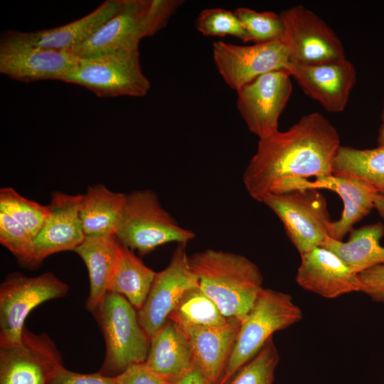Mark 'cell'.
<instances>
[{
  "instance_id": "cell-13",
  "label": "cell",
  "mask_w": 384,
  "mask_h": 384,
  "mask_svg": "<svg viewBox=\"0 0 384 384\" xmlns=\"http://www.w3.org/2000/svg\"><path fill=\"white\" fill-rule=\"evenodd\" d=\"M213 57L223 80L235 90L263 74L287 70L290 65L282 38L250 46L217 41L213 44Z\"/></svg>"
},
{
  "instance_id": "cell-32",
  "label": "cell",
  "mask_w": 384,
  "mask_h": 384,
  "mask_svg": "<svg viewBox=\"0 0 384 384\" xmlns=\"http://www.w3.org/2000/svg\"><path fill=\"white\" fill-rule=\"evenodd\" d=\"M196 28L206 36H233L244 43L251 38L234 12L220 8L206 9L197 17Z\"/></svg>"
},
{
  "instance_id": "cell-9",
  "label": "cell",
  "mask_w": 384,
  "mask_h": 384,
  "mask_svg": "<svg viewBox=\"0 0 384 384\" xmlns=\"http://www.w3.org/2000/svg\"><path fill=\"white\" fill-rule=\"evenodd\" d=\"M68 291V286L50 272L35 277L7 275L0 287V345L18 343L28 314L45 302L65 297Z\"/></svg>"
},
{
  "instance_id": "cell-5",
  "label": "cell",
  "mask_w": 384,
  "mask_h": 384,
  "mask_svg": "<svg viewBox=\"0 0 384 384\" xmlns=\"http://www.w3.org/2000/svg\"><path fill=\"white\" fill-rule=\"evenodd\" d=\"M119 242L144 256L170 242L187 244L195 233L181 227L163 208L151 190L126 194V200L115 235Z\"/></svg>"
},
{
  "instance_id": "cell-24",
  "label": "cell",
  "mask_w": 384,
  "mask_h": 384,
  "mask_svg": "<svg viewBox=\"0 0 384 384\" xmlns=\"http://www.w3.org/2000/svg\"><path fill=\"white\" fill-rule=\"evenodd\" d=\"M384 236L381 222L352 228L346 242L327 236L321 245L336 254L355 273L384 265V247L380 243Z\"/></svg>"
},
{
  "instance_id": "cell-37",
  "label": "cell",
  "mask_w": 384,
  "mask_h": 384,
  "mask_svg": "<svg viewBox=\"0 0 384 384\" xmlns=\"http://www.w3.org/2000/svg\"><path fill=\"white\" fill-rule=\"evenodd\" d=\"M174 384H210L203 376L199 368L195 366L183 377Z\"/></svg>"
},
{
  "instance_id": "cell-29",
  "label": "cell",
  "mask_w": 384,
  "mask_h": 384,
  "mask_svg": "<svg viewBox=\"0 0 384 384\" xmlns=\"http://www.w3.org/2000/svg\"><path fill=\"white\" fill-rule=\"evenodd\" d=\"M0 211L8 214L35 238L49 214L50 207L22 196L11 187H4L0 189Z\"/></svg>"
},
{
  "instance_id": "cell-30",
  "label": "cell",
  "mask_w": 384,
  "mask_h": 384,
  "mask_svg": "<svg viewBox=\"0 0 384 384\" xmlns=\"http://www.w3.org/2000/svg\"><path fill=\"white\" fill-rule=\"evenodd\" d=\"M279 361V354L272 336L225 384H274Z\"/></svg>"
},
{
  "instance_id": "cell-8",
  "label": "cell",
  "mask_w": 384,
  "mask_h": 384,
  "mask_svg": "<svg viewBox=\"0 0 384 384\" xmlns=\"http://www.w3.org/2000/svg\"><path fill=\"white\" fill-rule=\"evenodd\" d=\"M309 188L270 194L262 201L279 218L287 235L300 255L321 245L331 221L326 200Z\"/></svg>"
},
{
  "instance_id": "cell-15",
  "label": "cell",
  "mask_w": 384,
  "mask_h": 384,
  "mask_svg": "<svg viewBox=\"0 0 384 384\" xmlns=\"http://www.w3.org/2000/svg\"><path fill=\"white\" fill-rule=\"evenodd\" d=\"M79 58L68 50L31 46L3 33L0 40V73L22 82L60 80L73 70Z\"/></svg>"
},
{
  "instance_id": "cell-18",
  "label": "cell",
  "mask_w": 384,
  "mask_h": 384,
  "mask_svg": "<svg viewBox=\"0 0 384 384\" xmlns=\"http://www.w3.org/2000/svg\"><path fill=\"white\" fill-rule=\"evenodd\" d=\"M300 257L296 282L305 290L327 299L360 292L357 274L331 250L319 246Z\"/></svg>"
},
{
  "instance_id": "cell-23",
  "label": "cell",
  "mask_w": 384,
  "mask_h": 384,
  "mask_svg": "<svg viewBox=\"0 0 384 384\" xmlns=\"http://www.w3.org/2000/svg\"><path fill=\"white\" fill-rule=\"evenodd\" d=\"M121 245L114 235L88 236L73 250L87 269L90 291L86 308L92 314L109 292Z\"/></svg>"
},
{
  "instance_id": "cell-10",
  "label": "cell",
  "mask_w": 384,
  "mask_h": 384,
  "mask_svg": "<svg viewBox=\"0 0 384 384\" xmlns=\"http://www.w3.org/2000/svg\"><path fill=\"white\" fill-rule=\"evenodd\" d=\"M279 14L284 24L282 38L290 64H316L346 58L338 36L311 10L296 5Z\"/></svg>"
},
{
  "instance_id": "cell-11",
  "label": "cell",
  "mask_w": 384,
  "mask_h": 384,
  "mask_svg": "<svg viewBox=\"0 0 384 384\" xmlns=\"http://www.w3.org/2000/svg\"><path fill=\"white\" fill-rule=\"evenodd\" d=\"M64 368L60 353L46 333L26 326L18 343L0 345V384H48Z\"/></svg>"
},
{
  "instance_id": "cell-1",
  "label": "cell",
  "mask_w": 384,
  "mask_h": 384,
  "mask_svg": "<svg viewBox=\"0 0 384 384\" xmlns=\"http://www.w3.org/2000/svg\"><path fill=\"white\" fill-rule=\"evenodd\" d=\"M340 146L328 119L319 112L305 114L288 130L259 139L242 175L244 186L262 203L270 194L293 191L300 181L331 176Z\"/></svg>"
},
{
  "instance_id": "cell-25",
  "label": "cell",
  "mask_w": 384,
  "mask_h": 384,
  "mask_svg": "<svg viewBox=\"0 0 384 384\" xmlns=\"http://www.w3.org/2000/svg\"><path fill=\"white\" fill-rule=\"evenodd\" d=\"M126 194L114 192L103 184L89 186L80 206V217L86 237L115 235Z\"/></svg>"
},
{
  "instance_id": "cell-35",
  "label": "cell",
  "mask_w": 384,
  "mask_h": 384,
  "mask_svg": "<svg viewBox=\"0 0 384 384\" xmlns=\"http://www.w3.org/2000/svg\"><path fill=\"white\" fill-rule=\"evenodd\" d=\"M114 378L117 384H166L145 363L129 366Z\"/></svg>"
},
{
  "instance_id": "cell-26",
  "label": "cell",
  "mask_w": 384,
  "mask_h": 384,
  "mask_svg": "<svg viewBox=\"0 0 384 384\" xmlns=\"http://www.w3.org/2000/svg\"><path fill=\"white\" fill-rule=\"evenodd\" d=\"M155 275L134 251L122 245L108 292L122 295L138 311L148 296Z\"/></svg>"
},
{
  "instance_id": "cell-17",
  "label": "cell",
  "mask_w": 384,
  "mask_h": 384,
  "mask_svg": "<svg viewBox=\"0 0 384 384\" xmlns=\"http://www.w3.org/2000/svg\"><path fill=\"white\" fill-rule=\"evenodd\" d=\"M82 198L60 191L51 193L49 214L34 238L31 267L53 254L73 251L85 239L80 217Z\"/></svg>"
},
{
  "instance_id": "cell-6",
  "label": "cell",
  "mask_w": 384,
  "mask_h": 384,
  "mask_svg": "<svg viewBox=\"0 0 384 384\" xmlns=\"http://www.w3.org/2000/svg\"><path fill=\"white\" fill-rule=\"evenodd\" d=\"M302 312L284 292L262 288L241 321L225 371L218 384H225L276 331L299 322Z\"/></svg>"
},
{
  "instance_id": "cell-33",
  "label": "cell",
  "mask_w": 384,
  "mask_h": 384,
  "mask_svg": "<svg viewBox=\"0 0 384 384\" xmlns=\"http://www.w3.org/2000/svg\"><path fill=\"white\" fill-rule=\"evenodd\" d=\"M34 237L22 225L0 211V243L21 264L31 266Z\"/></svg>"
},
{
  "instance_id": "cell-22",
  "label": "cell",
  "mask_w": 384,
  "mask_h": 384,
  "mask_svg": "<svg viewBox=\"0 0 384 384\" xmlns=\"http://www.w3.org/2000/svg\"><path fill=\"white\" fill-rule=\"evenodd\" d=\"M241 321L213 327L181 328L188 338L196 366L210 384H218L225 371Z\"/></svg>"
},
{
  "instance_id": "cell-27",
  "label": "cell",
  "mask_w": 384,
  "mask_h": 384,
  "mask_svg": "<svg viewBox=\"0 0 384 384\" xmlns=\"http://www.w3.org/2000/svg\"><path fill=\"white\" fill-rule=\"evenodd\" d=\"M333 175L359 178L384 197V144L366 149L341 145L334 161Z\"/></svg>"
},
{
  "instance_id": "cell-36",
  "label": "cell",
  "mask_w": 384,
  "mask_h": 384,
  "mask_svg": "<svg viewBox=\"0 0 384 384\" xmlns=\"http://www.w3.org/2000/svg\"><path fill=\"white\" fill-rule=\"evenodd\" d=\"M48 384H117L115 378L105 376L98 372L92 374L60 370Z\"/></svg>"
},
{
  "instance_id": "cell-2",
  "label": "cell",
  "mask_w": 384,
  "mask_h": 384,
  "mask_svg": "<svg viewBox=\"0 0 384 384\" xmlns=\"http://www.w3.org/2000/svg\"><path fill=\"white\" fill-rule=\"evenodd\" d=\"M199 289L227 318L242 321L263 288L258 267L243 255L206 249L189 256Z\"/></svg>"
},
{
  "instance_id": "cell-14",
  "label": "cell",
  "mask_w": 384,
  "mask_h": 384,
  "mask_svg": "<svg viewBox=\"0 0 384 384\" xmlns=\"http://www.w3.org/2000/svg\"><path fill=\"white\" fill-rule=\"evenodd\" d=\"M186 245L177 244L168 265L156 272L148 296L137 311L139 324L150 338L166 322L184 294L198 287Z\"/></svg>"
},
{
  "instance_id": "cell-3",
  "label": "cell",
  "mask_w": 384,
  "mask_h": 384,
  "mask_svg": "<svg viewBox=\"0 0 384 384\" xmlns=\"http://www.w3.org/2000/svg\"><path fill=\"white\" fill-rule=\"evenodd\" d=\"M181 0H123L119 11L81 44L68 50L78 58L139 50L141 40L166 26Z\"/></svg>"
},
{
  "instance_id": "cell-39",
  "label": "cell",
  "mask_w": 384,
  "mask_h": 384,
  "mask_svg": "<svg viewBox=\"0 0 384 384\" xmlns=\"http://www.w3.org/2000/svg\"><path fill=\"white\" fill-rule=\"evenodd\" d=\"M375 208L378 210L380 216L384 218V197L378 194L375 200Z\"/></svg>"
},
{
  "instance_id": "cell-16",
  "label": "cell",
  "mask_w": 384,
  "mask_h": 384,
  "mask_svg": "<svg viewBox=\"0 0 384 384\" xmlns=\"http://www.w3.org/2000/svg\"><path fill=\"white\" fill-rule=\"evenodd\" d=\"M304 92L330 112L344 110L356 82L346 58L316 64L291 63L287 69Z\"/></svg>"
},
{
  "instance_id": "cell-31",
  "label": "cell",
  "mask_w": 384,
  "mask_h": 384,
  "mask_svg": "<svg viewBox=\"0 0 384 384\" xmlns=\"http://www.w3.org/2000/svg\"><path fill=\"white\" fill-rule=\"evenodd\" d=\"M234 14L255 43L281 38L284 35V24L280 14L259 12L245 7L236 9Z\"/></svg>"
},
{
  "instance_id": "cell-12",
  "label": "cell",
  "mask_w": 384,
  "mask_h": 384,
  "mask_svg": "<svg viewBox=\"0 0 384 384\" xmlns=\"http://www.w3.org/2000/svg\"><path fill=\"white\" fill-rule=\"evenodd\" d=\"M287 70L263 74L237 92V108L247 129L259 139L279 131V119L292 92Z\"/></svg>"
},
{
  "instance_id": "cell-4",
  "label": "cell",
  "mask_w": 384,
  "mask_h": 384,
  "mask_svg": "<svg viewBox=\"0 0 384 384\" xmlns=\"http://www.w3.org/2000/svg\"><path fill=\"white\" fill-rule=\"evenodd\" d=\"M137 311L122 295L108 292L93 313L105 342L99 373L115 378L129 366L146 361L151 338L140 325Z\"/></svg>"
},
{
  "instance_id": "cell-28",
  "label": "cell",
  "mask_w": 384,
  "mask_h": 384,
  "mask_svg": "<svg viewBox=\"0 0 384 384\" xmlns=\"http://www.w3.org/2000/svg\"><path fill=\"white\" fill-rule=\"evenodd\" d=\"M168 319L181 328L220 326L233 320L225 317L199 287L184 294Z\"/></svg>"
},
{
  "instance_id": "cell-19",
  "label": "cell",
  "mask_w": 384,
  "mask_h": 384,
  "mask_svg": "<svg viewBox=\"0 0 384 384\" xmlns=\"http://www.w3.org/2000/svg\"><path fill=\"white\" fill-rule=\"evenodd\" d=\"M326 188L336 192L342 199L343 209L339 220L331 221L328 225V235L342 241L353 226L375 208V200L378 194L366 182L354 177L334 176L316 178L311 181H299L295 190L302 188Z\"/></svg>"
},
{
  "instance_id": "cell-21",
  "label": "cell",
  "mask_w": 384,
  "mask_h": 384,
  "mask_svg": "<svg viewBox=\"0 0 384 384\" xmlns=\"http://www.w3.org/2000/svg\"><path fill=\"white\" fill-rule=\"evenodd\" d=\"M144 363L166 384L175 383L196 366L188 338L170 319L151 337Z\"/></svg>"
},
{
  "instance_id": "cell-38",
  "label": "cell",
  "mask_w": 384,
  "mask_h": 384,
  "mask_svg": "<svg viewBox=\"0 0 384 384\" xmlns=\"http://www.w3.org/2000/svg\"><path fill=\"white\" fill-rule=\"evenodd\" d=\"M377 141H378V145L384 144V102H383V110H382V114H381V124L378 129Z\"/></svg>"
},
{
  "instance_id": "cell-7",
  "label": "cell",
  "mask_w": 384,
  "mask_h": 384,
  "mask_svg": "<svg viewBox=\"0 0 384 384\" xmlns=\"http://www.w3.org/2000/svg\"><path fill=\"white\" fill-rule=\"evenodd\" d=\"M60 81L86 87L97 97H143L150 89L139 50H118L79 58L76 67Z\"/></svg>"
},
{
  "instance_id": "cell-34",
  "label": "cell",
  "mask_w": 384,
  "mask_h": 384,
  "mask_svg": "<svg viewBox=\"0 0 384 384\" xmlns=\"http://www.w3.org/2000/svg\"><path fill=\"white\" fill-rule=\"evenodd\" d=\"M361 290L373 301L384 304V265H379L357 274Z\"/></svg>"
},
{
  "instance_id": "cell-20",
  "label": "cell",
  "mask_w": 384,
  "mask_h": 384,
  "mask_svg": "<svg viewBox=\"0 0 384 384\" xmlns=\"http://www.w3.org/2000/svg\"><path fill=\"white\" fill-rule=\"evenodd\" d=\"M123 0H107L89 14L65 25L31 32L9 30L8 36L44 48L68 50L88 39L121 9Z\"/></svg>"
}]
</instances>
